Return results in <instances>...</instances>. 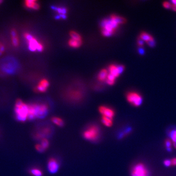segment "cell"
<instances>
[{
  "label": "cell",
  "mask_w": 176,
  "mask_h": 176,
  "mask_svg": "<svg viewBox=\"0 0 176 176\" xmlns=\"http://www.w3.org/2000/svg\"><path fill=\"white\" fill-rule=\"evenodd\" d=\"M125 19L122 17L116 15L111 16L101 23L102 34L105 37H110L115 33L118 26L125 23Z\"/></svg>",
  "instance_id": "1"
},
{
  "label": "cell",
  "mask_w": 176,
  "mask_h": 176,
  "mask_svg": "<svg viewBox=\"0 0 176 176\" xmlns=\"http://www.w3.org/2000/svg\"><path fill=\"white\" fill-rule=\"evenodd\" d=\"M48 106L46 104H32L29 105L28 118L29 120L43 118L48 112Z\"/></svg>",
  "instance_id": "2"
},
{
  "label": "cell",
  "mask_w": 176,
  "mask_h": 176,
  "mask_svg": "<svg viewBox=\"0 0 176 176\" xmlns=\"http://www.w3.org/2000/svg\"><path fill=\"white\" fill-rule=\"evenodd\" d=\"M15 112L16 119L20 121L24 122L28 118L29 105L21 100L18 99L16 102Z\"/></svg>",
  "instance_id": "3"
},
{
  "label": "cell",
  "mask_w": 176,
  "mask_h": 176,
  "mask_svg": "<svg viewBox=\"0 0 176 176\" xmlns=\"http://www.w3.org/2000/svg\"><path fill=\"white\" fill-rule=\"evenodd\" d=\"M100 135L99 128L95 125L88 127L83 133V136L86 140L94 141L98 140Z\"/></svg>",
  "instance_id": "4"
},
{
  "label": "cell",
  "mask_w": 176,
  "mask_h": 176,
  "mask_svg": "<svg viewBox=\"0 0 176 176\" xmlns=\"http://www.w3.org/2000/svg\"><path fill=\"white\" fill-rule=\"evenodd\" d=\"M126 99L131 104L135 107L140 106L142 103V97L137 92H130L126 95Z\"/></svg>",
  "instance_id": "5"
},
{
  "label": "cell",
  "mask_w": 176,
  "mask_h": 176,
  "mask_svg": "<svg viewBox=\"0 0 176 176\" xmlns=\"http://www.w3.org/2000/svg\"><path fill=\"white\" fill-rule=\"evenodd\" d=\"M132 176H149V173L145 165L141 163L135 165L131 170Z\"/></svg>",
  "instance_id": "6"
},
{
  "label": "cell",
  "mask_w": 176,
  "mask_h": 176,
  "mask_svg": "<svg viewBox=\"0 0 176 176\" xmlns=\"http://www.w3.org/2000/svg\"><path fill=\"white\" fill-rule=\"evenodd\" d=\"M125 69V67L123 65H116L115 64L111 65L108 69L109 73L116 78L119 77Z\"/></svg>",
  "instance_id": "7"
},
{
  "label": "cell",
  "mask_w": 176,
  "mask_h": 176,
  "mask_svg": "<svg viewBox=\"0 0 176 176\" xmlns=\"http://www.w3.org/2000/svg\"><path fill=\"white\" fill-rule=\"evenodd\" d=\"M59 168V164L55 159L51 158L48 161L47 168L51 173H56Z\"/></svg>",
  "instance_id": "8"
},
{
  "label": "cell",
  "mask_w": 176,
  "mask_h": 176,
  "mask_svg": "<svg viewBox=\"0 0 176 176\" xmlns=\"http://www.w3.org/2000/svg\"><path fill=\"white\" fill-rule=\"evenodd\" d=\"M99 112L103 116H105L112 119L115 116L114 111L112 109L107 106H101L99 107Z\"/></svg>",
  "instance_id": "9"
},
{
  "label": "cell",
  "mask_w": 176,
  "mask_h": 176,
  "mask_svg": "<svg viewBox=\"0 0 176 176\" xmlns=\"http://www.w3.org/2000/svg\"><path fill=\"white\" fill-rule=\"evenodd\" d=\"M49 85V83L48 80L46 79H43L39 83L38 86L35 88V90L40 92H44L47 90Z\"/></svg>",
  "instance_id": "10"
},
{
  "label": "cell",
  "mask_w": 176,
  "mask_h": 176,
  "mask_svg": "<svg viewBox=\"0 0 176 176\" xmlns=\"http://www.w3.org/2000/svg\"><path fill=\"white\" fill-rule=\"evenodd\" d=\"M28 42V46L31 52L37 51V48L40 42L35 37H33Z\"/></svg>",
  "instance_id": "11"
},
{
  "label": "cell",
  "mask_w": 176,
  "mask_h": 176,
  "mask_svg": "<svg viewBox=\"0 0 176 176\" xmlns=\"http://www.w3.org/2000/svg\"><path fill=\"white\" fill-rule=\"evenodd\" d=\"M24 5L27 8L34 10H38L40 8L39 4L35 0H27L24 2Z\"/></svg>",
  "instance_id": "12"
},
{
  "label": "cell",
  "mask_w": 176,
  "mask_h": 176,
  "mask_svg": "<svg viewBox=\"0 0 176 176\" xmlns=\"http://www.w3.org/2000/svg\"><path fill=\"white\" fill-rule=\"evenodd\" d=\"M11 37L12 44L13 46L17 47L19 45V39L17 32L15 29H12L11 31Z\"/></svg>",
  "instance_id": "13"
},
{
  "label": "cell",
  "mask_w": 176,
  "mask_h": 176,
  "mask_svg": "<svg viewBox=\"0 0 176 176\" xmlns=\"http://www.w3.org/2000/svg\"><path fill=\"white\" fill-rule=\"evenodd\" d=\"M82 44V40H77L73 39L70 38L68 41V45L69 46L73 48L79 47Z\"/></svg>",
  "instance_id": "14"
},
{
  "label": "cell",
  "mask_w": 176,
  "mask_h": 176,
  "mask_svg": "<svg viewBox=\"0 0 176 176\" xmlns=\"http://www.w3.org/2000/svg\"><path fill=\"white\" fill-rule=\"evenodd\" d=\"M169 137L170 138L172 144L174 147L176 148V128H173L169 131Z\"/></svg>",
  "instance_id": "15"
},
{
  "label": "cell",
  "mask_w": 176,
  "mask_h": 176,
  "mask_svg": "<svg viewBox=\"0 0 176 176\" xmlns=\"http://www.w3.org/2000/svg\"><path fill=\"white\" fill-rule=\"evenodd\" d=\"M109 74L108 70L106 69H102L100 71L98 75V79L100 81H104L106 80Z\"/></svg>",
  "instance_id": "16"
},
{
  "label": "cell",
  "mask_w": 176,
  "mask_h": 176,
  "mask_svg": "<svg viewBox=\"0 0 176 176\" xmlns=\"http://www.w3.org/2000/svg\"><path fill=\"white\" fill-rule=\"evenodd\" d=\"M101 121L102 123L106 126L110 127H111L113 125V119L108 117L105 116H102V118H101Z\"/></svg>",
  "instance_id": "17"
},
{
  "label": "cell",
  "mask_w": 176,
  "mask_h": 176,
  "mask_svg": "<svg viewBox=\"0 0 176 176\" xmlns=\"http://www.w3.org/2000/svg\"><path fill=\"white\" fill-rule=\"evenodd\" d=\"M139 38L143 40V41H145L147 43L154 40L153 37L151 35H150V34H149L148 33L146 32H142L140 34Z\"/></svg>",
  "instance_id": "18"
},
{
  "label": "cell",
  "mask_w": 176,
  "mask_h": 176,
  "mask_svg": "<svg viewBox=\"0 0 176 176\" xmlns=\"http://www.w3.org/2000/svg\"><path fill=\"white\" fill-rule=\"evenodd\" d=\"M52 121L55 125L59 127H63L64 125V122L63 120L60 117H53L52 118Z\"/></svg>",
  "instance_id": "19"
},
{
  "label": "cell",
  "mask_w": 176,
  "mask_h": 176,
  "mask_svg": "<svg viewBox=\"0 0 176 176\" xmlns=\"http://www.w3.org/2000/svg\"><path fill=\"white\" fill-rule=\"evenodd\" d=\"M115 79L116 78L114 76L109 73L107 79L106 80V82L109 85L112 86L115 84Z\"/></svg>",
  "instance_id": "20"
},
{
  "label": "cell",
  "mask_w": 176,
  "mask_h": 176,
  "mask_svg": "<svg viewBox=\"0 0 176 176\" xmlns=\"http://www.w3.org/2000/svg\"><path fill=\"white\" fill-rule=\"evenodd\" d=\"M70 38L73 39L77 40H82V37L80 35L74 31H71L70 32Z\"/></svg>",
  "instance_id": "21"
},
{
  "label": "cell",
  "mask_w": 176,
  "mask_h": 176,
  "mask_svg": "<svg viewBox=\"0 0 176 176\" xmlns=\"http://www.w3.org/2000/svg\"><path fill=\"white\" fill-rule=\"evenodd\" d=\"M30 173L32 175L34 176H42V172L39 169H31L30 170Z\"/></svg>",
  "instance_id": "22"
},
{
  "label": "cell",
  "mask_w": 176,
  "mask_h": 176,
  "mask_svg": "<svg viewBox=\"0 0 176 176\" xmlns=\"http://www.w3.org/2000/svg\"><path fill=\"white\" fill-rule=\"evenodd\" d=\"M55 10H56L57 12H58L60 15H66V13L67 12V10L66 8H57V7H52Z\"/></svg>",
  "instance_id": "23"
},
{
  "label": "cell",
  "mask_w": 176,
  "mask_h": 176,
  "mask_svg": "<svg viewBox=\"0 0 176 176\" xmlns=\"http://www.w3.org/2000/svg\"><path fill=\"white\" fill-rule=\"evenodd\" d=\"M41 146L43 147V148L46 150V149L48 147L49 143L48 141L46 138H43L41 141V143L40 144Z\"/></svg>",
  "instance_id": "24"
},
{
  "label": "cell",
  "mask_w": 176,
  "mask_h": 176,
  "mask_svg": "<svg viewBox=\"0 0 176 176\" xmlns=\"http://www.w3.org/2000/svg\"><path fill=\"white\" fill-rule=\"evenodd\" d=\"M165 146L167 149V150L169 152H170L172 150V142L171 140L170 139H167L165 140Z\"/></svg>",
  "instance_id": "25"
},
{
  "label": "cell",
  "mask_w": 176,
  "mask_h": 176,
  "mask_svg": "<svg viewBox=\"0 0 176 176\" xmlns=\"http://www.w3.org/2000/svg\"><path fill=\"white\" fill-rule=\"evenodd\" d=\"M130 128H127L125 129V130L123 131L122 133H120L118 136V137L119 138H122L124 136H125L127 134H129L130 132Z\"/></svg>",
  "instance_id": "26"
},
{
  "label": "cell",
  "mask_w": 176,
  "mask_h": 176,
  "mask_svg": "<svg viewBox=\"0 0 176 176\" xmlns=\"http://www.w3.org/2000/svg\"><path fill=\"white\" fill-rule=\"evenodd\" d=\"M36 149L39 152L42 153L45 151V150L43 148V147L41 146V144H37L35 146Z\"/></svg>",
  "instance_id": "27"
},
{
  "label": "cell",
  "mask_w": 176,
  "mask_h": 176,
  "mask_svg": "<svg viewBox=\"0 0 176 176\" xmlns=\"http://www.w3.org/2000/svg\"><path fill=\"white\" fill-rule=\"evenodd\" d=\"M163 7L166 8H167V9H169L170 8H171V6H172V5L169 3V2H165L163 3Z\"/></svg>",
  "instance_id": "28"
},
{
  "label": "cell",
  "mask_w": 176,
  "mask_h": 176,
  "mask_svg": "<svg viewBox=\"0 0 176 176\" xmlns=\"http://www.w3.org/2000/svg\"><path fill=\"white\" fill-rule=\"evenodd\" d=\"M164 164L165 165V166L169 167L171 165V160H166L164 161Z\"/></svg>",
  "instance_id": "29"
},
{
  "label": "cell",
  "mask_w": 176,
  "mask_h": 176,
  "mask_svg": "<svg viewBox=\"0 0 176 176\" xmlns=\"http://www.w3.org/2000/svg\"><path fill=\"white\" fill-rule=\"evenodd\" d=\"M147 44L149 46H151V47H154V46H155V44H156V43H155L154 40H152L151 41H149V42H147Z\"/></svg>",
  "instance_id": "30"
},
{
  "label": "cell",
  "mask_w": 176,
  "mask_h": 176,
  "mask_svg": "<svg viewBox=\"0 0 176 176\" xmlns=\"http://www.w3.org/2000/svg\"><path fill=\"white\" fill-rule=\"evenodd\" d=\"M5 51V46L3 45H1L0 46V55H1Z\"/></svg>",
  "instance_id": "31"
},
{
  "label": "cell",
  "mask_w": 176,
  "mask_h": 176,
  "mask_svg": "<svg viewBox=\"0 0 176 176\" xmlns=\"http://www.w3.org/2000/svg\"><path fill=\"white\" fill-rule=\"evenodd\" d=\"M138 45L140 46H142L143 45V41L141 39H140V38L138 39Z\"/></svg>",
  "instance_id": "32"
},
{
  "label": "cell",
  "mask_w": 176,
  "mask_h": 176,
  "mask_svg": "<svg viewBox=\"0 0 176 176\" xmlns=\"http://www.w3.org/2000/svg\"><path fill=\"white\" fill-rule=\"evenodd\" d=\"M171 165L172 166H176V158H173L171 160Z\"/></svg>",
  "instance_id": "33"
},
{
  "label": "cell",
  "mask_w": 176,
  "mask_h": 176,
  "mask_svg": "<svg viewBox=\"0 0 176 176\" xmlns=\"http://www.w3.org/2000/svg\"><path fill=\"white\" fill-rule=\"evenodd\" d=\"M138 51H139V53H140V54H144V49H143V48H142L141 47L139 49Z\"/></svg>",
  "instance_id": "34"
},
{
  "label": "cell",
  "mask_w": 176,
  "mask_h": 176,
  "mask_svg": "<svg viewBox=\"0 0 176 176\" xmlns=\"http://www.w3.org/2000/svg\"><path fill=\"white\" fill-rule=\"evenodd\" d=\"M171 8L173 10H174L175 11H176V5L172 4V6H171Z\"/></svg>",
  "instance_id": "35"
},
{
  "label": "cell",
  "mask_w": 176,
  "mask_h": 176,
  "mask_svg": "<svg viewBox=\"0 0 176 176\" xmlns=\"http://www.w3.org/2000/svg\"><path fill=\"white\" fill-rule=\"evenodd\" d=\"M172 3H173V5H176V0H174V1H172Z\"/></svg>",
  "instance_id": "36"
},
{
  "label": "cell",
  "mask_w": 176,
  "mask_h": 176,
  "mask_svg": "<svg viewBox=\"0 0 176 176\" xmlns=\"http://www.w3.org/2000/svg\"><path fill=\"white\" fill-rule=\"evenodd\" d=\"M3 2V1H0V4L1 3H2Z\"/></svg>",
  "instance_id": "37"
},
{
  "label": "cell",
  "mask_w": 176,
  "mask_h": 176,
  "mask_svg": "<svg viewBox=\"0 0 176 176\" xmlns=\"http://www.w3.org/2000/svg\"><path fill=\"white\" fill-rule=\"evenodd\" d=\"M1 44H0V46H1Z\"/></svg>",
  "instance_id": "38"
}]
</instances>
